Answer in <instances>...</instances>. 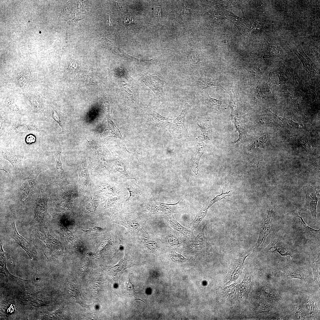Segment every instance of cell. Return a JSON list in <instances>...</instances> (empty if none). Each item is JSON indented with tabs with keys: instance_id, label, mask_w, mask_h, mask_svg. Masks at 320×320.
Segmentation results:
<instances>
[{
	"instance_id": "cell-6",
	"label": "cell",
	"mask_w": 320,
	"mask_h": 320,
	"mask_svg": "<svg viewBox=\"0 0 320 320\" xmlns=\"http://www.w3.org/2000/svg\"><path fill=\"white\" fill-rule=\"evenodd\" d=\"M11 213L13 218L12 225L14 231L13 235L11 238L25 251L30 258L32 266L36 268L39 265L38 253L28 241L18 233L15 226L14 216L12 212Z\"/></svg>"
},
{
	"instance_id": "cell-7",
	"label": "cell",
	"mask_w": 320,
	"mask_h": 320,
	"mask_svg": "<svg viewBox=\"0 0 320 320\" xmlns=\"http://www.w3.org/2000/svg\"><path fill=\"white\" fill-rule=\"evenodd\" d=\"M276 208L273 205L268 212V214L264 220L260 230L257 240L255 246V249L259 251L262 248L265 239L268 236L272 231H273V221L275 211Z\"/></svg>"
},
{
	"instance_id": "cell-27",
	"label": "cell",
	"mask_w": 320,
	"mask_h": 320,
	"mask_svg": "<svg viewBox=\"0 0 320 320\" xmlns=\"http://www.w3.org/2000/svg\"><path fill=\"white\" fill-rule=\"evenodd\" d=\"M208 209L205 205L199 212L196 215L193 220L188 225L189 228L193 231L196 228L201 222L205 216Z\"/></svg>"
},
{
	"instance_id": "cell-4",
	"label": "cell",
	"mask_w": 320,
	"mask_h": 320,
	"mask_svg": "<svg viewBox=\"0 0 320 320\" xmlns=\"http://www.w3.org/2000/svg\"><path fill=\"white\" fill-rule=\"evenodd\" d=\"M48 199V196L46 191L40 189L34 207V217L29 223L30 225L47 226L50 218L47 211Z\"/></svg>"
},
{
	"instance_id": "cell-16",
	"label": "cell",
	"mask_w": 320,
	"mask_h": 320,
	"mask_svg": "<svg viewBox=\"0 0 320 320\" xmlns=\"http://www.w3.org/2000/svg\"><path fill=\"white\" fill-rule=\"evenodd\" d=\"M265 249L271 252H277L281 255L291 256L289 247L283 241L278 237L272 239Z\"/></svg>"
},
{
	"instance_id": "cell-38",
	"label": "cell",
	"mask_w": 320,
	"mask_h": 320,
	"mask_svg": "<svg viewBox=\"0 0 320 320\" xmlns=\"http://www.w3.org/2000/svg\"><path fill=\"white\" fill-rule=\"evenodd\" d=\"M314 164L312 165H311L308 166L309 168L308 169L309 171L312 173L316 175H319V163L318 162H316H316H315Z\"/></svg>"
},
{
	"instance_id": "cell-22",
	"label": "cell",
	"mask_w": 320,
	"mask_h": 320,
	"mask_svg": "<svg viewBox=\"0 0 320 320\" xmlns=\"http://www.w3.org/2000/svg\"><path fill=\"white\" fill-rule=\"evenodd\" d=\"M166 218L172 227L182 234L188 240L191 241L193 239L194 236L193 231L181 225L175 219L173 214H169Z\"/></svg>"
},
{
	"instance_id": "cell-14",
	"label": "cell",
	"mask_w": 320,
	"mask_h": 320,
	"mask_svg": "<svg viewBox=\"0 0 320 320\" xmlns=\"http://www.w3.org/2000/svg\"><path fill=\"white\" fill-rule=\"evenodd\" d=\"M61 153L60 150L58 149H56L54 152L56 170V177L55 182L57 185L60 186L66 185L69 183L63 168L60 159Z\"/></svg>"
},
{
	"instance_id": "cell-17",
	"label": "cell",
	"mask_w": 320,
	"mask_h": 320,
	"mask_svg": "<svg viewBox=\"0 0 320 320\" xmlns=\"http://www.w3.org/2000/svg\"><path fill=\"white\" fill-rule=\"evenodd\" d=\"M180 200L177 202L172 204L160 203L155 201L153 203L152 210L153 213H168L169 214L177 212L180 209Z\"/></svg>"
},
{
	"instance_id": "cell-8",
	"label": "cell",
	"mask_w": 320,
	"mask_h": 320,
	"mask_svg": "<svg viewBox=\"0 0 320 320\" xmlns=\"http://www.w3.org/2000/svg\"><path fill=\"white\" fill-rule=\"evenodd\" d=\"M247 121L241 116H236L235 118L234 124L236 130L239 133L237 140L232 141L231 143L235 146H243L252 136L249 133V124Z\"/></svg>"
},
{
	"instance_id": "cell-23",
	"label": "cell",
	"mask_w": 320,
	"mask_h": 320,
	"mask_svg": "<svg viewBox=\"0 0 320 320\" xmlns=\"http://www.w3.org/2000/svg\"><path fill=\"white\" fill-rule=\"evenodd\" d=\"M80 165H77L79 176V183L82 188L87 187L89 182V176L85 159H80Z\"/></svg>"
},
{
	"instance_id": "cell-35",
	"label": "cell",
	"mask_w": 320,
	"mask_h": 320,
	"mask_svg": "<svg viewBox=\"0 0 320 320\" xmlns=\"http://www.w3.org/2000/svg\"><path fill=\"white\" fill-rule=\"evenodd\" d=\"M125 226L126 227L131 229L135 230L139 227L138 223L134 220H127L123 222L117 223Z\"/></svg>"
},
{
	"instance_id": "cell-32",
	"label": "cell",
	"mask_w": 320,
	"mask_h": 320,
	"mask_svg": "<svg viewBox=\"0 0 320 320\" xmlns=\"http://www.w3.org/2000/svg\"><path fill=\"white\" fill-rule=\"evenodd\" d=\"M128 260H127L124 257L116 265L110 266L112 270L114 272H119L121 270L123 271L127 268V263Z\"/></svg>"
},
{
	"instance_id": "cell-29",
	"label": "cell",
	"mask_w": 320,
	"mask_h": 320,
	"mask_svg": "<svg viewBox=\"0 0 320 320\" xmlns=\"http://www.w3.org/2000/svg\"><path fill=\"white\" fill-rule=\"evenodd\" d=\"M29 71L21 70L17 73V82L19 85L22 87L27 86L29 84L30 74Z\"/></svg>"
},
{
	"instance_id": "cell-15",
	"label": "cell",
	"mask_w": 320,
	"mask_h": 320,
	"mask_svg": "<svg viewBox=\"0 0 320 320\" xmlns=\"http://www.w3.org/2000/svg\"><path fill=\"white\" fill-rule=\"evenodd\" d=\"M44 130V129L42 127L35 123L23 121L15 124L10 129L9 132L13 134L28 131L40 132Z\"/></svg>"
},
{
	"instance_id": "cell-1",
	"label": "cell",
	"mask_w": 320,
	"mask_h": 320,
	"mask_svg": "<svg viewBox=\"0 0 320 320\" xmlns=\"http://www.w3.org/2000/svg\"><path fill=\"white\" fill-rule=\"evenodd\" d=\"M37 226L33 233V243L37 248L43 252L47 258L52 257L63 250L62 244L50 234L47 226Z\"/></svg>"
},
{
	"instance_id": "cell-42",
	"label": "cell",
	"mask_w": 320,
	"mask_h": 320,
	"mask_svg": "<svg viewBox=\"0 0 320 320\" xmlns=\"http://www.w3.org/2000/svg\"><path fill=\"white\" fill-rule=\"evenodd\" d=\"M189 62L192 64H196L199 61L197 55L194 52H191L189 55Z\"/></svg>"
},
{
	"instance_id": "cell-2",
	"label": "cell",
	"mask_w": 320,
	"mask_h": 320,
	"mask_svg": "<svg viewBox=\"0 0 320 320\" xmlns=\"http://www.w3.org/2000/svg\"><path fill=\"white\" fill-rule=\"evenodd\" d=\"M269 136L267 131H261L252 136L243 146L242 151L248 156L250 162L255 164L257 167L259 166L260 162L263 160L264 145Z\"/></svg>"
},
{
	"instance_id": "cell-5",
	"label": "cell",
	"mask_w": 320,
	"mask_h": 320,
	"mask_svg": "<svg viewBox=\"0 0 320 320\" xmlns=\"http://www.w3.org/2000/svg\"><path fill=\"white\" fill-rule=\"evenodd\" d=\"M190 107L188 103H185L180 115L173 119L169 129V132L173 137L180 139L189 137V134L185 127V119Z\"/></svg>"
},
{
	"instance_id": "cell-34",
	"label": "cell",
	"mask_w": 320,
	"mask_h": 320,
	"mask_svg": "<svg viewBox=\"0 0 320 320\" xmlns=\"http://www.w3.org/2000/svg\"><path fill=\"white\" fill-rule=\"evenodd\" d=\"M98 205V200L97 199H94L85 207V209L88 212H95Z\"/></svg>"
},
{
	"instance_id": "cell-19",
	"label": "cell",
	"mask_w": 320,
	"mask_h": 320,
	"mask_svg": "<svg viewBox=\"0 0 320 320\" xmlns=\"http://www.w3.org/2000/svg\"><path fill=\"white\" fill-rule=\"evenodd\" d=\"M1 157L9 162L13 167L15 173H18L21 169L24 160L23 157L12 154L5 148H2L0 150Z\"/></svg>"
},
{
	"instance_id": "cell-24",
	"label": "cell",
	"mask_w": 320,
	"mask_h": 320,
	"mask_svg": "<svg viewBox=\"0 0 320 320\" xmlns=\"http://www.w3.org/2000/svg\"><path fill=\"white\" fill-rule=\"evenodd\" d=\"M201 99L204 104L209 109L216 111H221L220 109V106L223 102L210 97L208 91H206L204 90L202 91Z\"/></svg>"
},
{
	"instance_id": "cell-18",
	"label": "cell",
	"mask_w": 320,
	"mask_h": 320,
	"mask_svg": "<svg viewBox=\"0 0 320 320\" xmlns=\"http://www.w3.org/2000/svg\"><path fill=\"white\" fill-rule=\"evenodd\" d=\"M194 121L200 128L202 137L208 144L211 141L213 134V127L211 123L208 120H200L196 116L193 118Z\"/></svg>"
},
{
	"instance_id": "cell-31",
	"label": "cell",
	"mask_w": 320,
	"mask_h": 320,
	"mask_svg": "<svg viewBox=\"0 0 320 320\" xmlns=\"http://www.w3.org/2000/svg\"><path fill=\"white\" fill-rule=\"evenodd\" d=\"M81 230L84 232L85 235L87 236L91 237L99 234L103 231L104 229L95 226L92 228H89L88 230H84L82 229Z\"/></svg>"
},
{
	"instance_id": "cell-28",
	"label": "cell",
	"mask_w": 320,
	"mask_h": 320,
	"mask_svg": "<svg viewBox=\"0 0 320 320\" xmlns=\"http://www.w3.org/2000/svg\"><path fill=\"white\" fill-rule=\"evenodd\" d=\"M264 108L270 112L282 122L284 126L286 127L291 129H299L301 128L303 126V125L296 123L291 119L279 116L276 114L273 113L270 110L265 108Z\"/></svg>"
},
{
	"instance_id": "cell-44",
	"label": "cell",
	"mask_w": 320,
	"mask_h": 320,
	"mask_svg": "<svg viewBox=\"0 0 320 320\" xmlns=\"http://www.w3.org/2000/svg\"><path fill=\"white\" fill-rule=\"evenodd\" d=\"M153 14L154 16H159L161 15V9L159 7L155 8L153 10Z\"/></svg>"
},
{
	"instance_id": "cell-21",
	"label": "cell",
	"mask_w": 320,
	"mask_h": 320,
	"mask_svg": "<svg viewBox=\"0 0 320 320\" xmlns=\"http://www.w3.org/2000/svg\"><path fill=\"white\" fill-rule=\"evenodd\" d=\"M205 223L201 229L197 236L193 239L189 248L192 249L200 250L209 246V243L204 233V229L207 225Z\"/></svg>"
},
{
	"instance_id": "cell-26",
	"label": "cell",
	"mask_w": 320,
	"mask_h": 320,
	"mask_svg": "<svg viewBox=\"0 0 320 320\" xmlns=\"http://www.w3.org/2000/svg\"><path fill=\"white\" fill-rule=\"evenodd\" d=\"M106 119L108 121L107 125L103 133L101 135V137L106 138L114 137L120 138L121 136L120 131L115 126L109 115L106 116Z\"/></svg>"
},
{
	"instance_id": "cell-13",
	"label": "cell",
	"mask_w": 320,
	"mask_h": 320,
	"mask_svg": "<svg viewBox=\"0 0 320 320\" xmlns=\"http://www.w3.org/2000/svg\"><path fill=\"white\" fill-rule=\"evenodd\" d=\"M208 143L202 136L196 137L195 142L196 153L194 160L191 167L196 175L198 174L199 165L200 159Z\"/></svg>"
},
{
	"instance_id": "cell-30",
	"label": "cell",
	"mask_w": 320,
	"mask_h": 320,
	"mask_svg": "<svg viewBox=\"0 0 320 320\" xmlns=\"http://www.w3.org/2000/svg\"><path fill=\"white\" fill-rule=\"evenodd\" d=\"M29 101L33 110L36 112H41L44 111V107L38 99L31 98L29 99Z\"/></svg>"
},
{
	"instance_id": "cell-39",
	"label": "cell",
	"mask_w": 320,
	"mask_h": 320,
	"mask_svg": "<svg viewBox=\"0 0 320 320\" xmlns=\"http://www.w3.org/2000/svg\"><path fill=\"white\" fill-rule=\"evenodd\" d=\"M258 122L261 125L265 126L270 125L272 123L270 119L263 116L260 117Z\"/></svg>"
},
{
	"instance_id": "cell-43",
	"label": "cell",
	"mask_w": 320,
	"mask_h": 320,
	"mask_svg": "<svg viewBox=\"0 0 320 320\" xmlns=\"http://www.w3.org/2000/svg\"><path fill=\"white\" fill-rule=\"evenodd\" d=\"M36 140V137L32 135H29L27 136L25 139V141L28 143H34Z\"/></svg>"
},
{
	"instance_id": "cell-9",
	"label": "cell",
	"mask_w": 320,
	"mask_h": 320,
	"mask_svg": "<svg viewBox=\"0 0 320 320\" xmlns=\"http://www.w3.org/2000/svg\"><path fill=\"white\" fill-rule=\"evenodd\" d=\"M184 82L185 85L195 86L201 92L210 87L217 86L224 89L225 86L217 80L194 76L186 77L184 79Z\"/></svg>"
},
{
	"instance_id": "cell-45",
	"label": "cell",
	"mask_w": 320,
	"mask_h": 320,
	"mask_svg": "<svg viewBox=\"0 0 320 320\" xmlns=\"http://www.w3.org/2000/svg\"><path fill=\"white\" fill-rule=\"evenodd\" d=\"M3 124L4 119L2 118L1 115H0V129L2 128Z\"/></svg>"
},
{
	"instance_id": "cell-25",
	"label": "cell",
	"mask_w": 320,
	"mask_h": 320,
	"mask_svg": "<svg viewBox=\"0 0 320 320\" xmlns=\"http://www.w3.org/2000/svg\"><path fill=\"white\" fill-rule=\"evenodd\" d=\"M3 242L0 239V273L4 274L6 277L8 278H11L12 279L17 278L11 275L8 271L6 267V263L10 258V256L8 253L4 251L3 249Z\"/></svg>"
},
{
	"instance_id": "cell-37",
	"label": "cell",
	"mask_w": 320,
	"mask_h": 320,
	"mask_svg": "<svg viewBox=\"0 0 320 320\" xmlns=\"http://www.w3.org/2000/svg\"><path fill=\"white\" fill-rule=\"evenodd\" d=\"M145 245L148 248L151 250L156 251L159 249L158 244L155 241L152 240H148L145 241Z\"/></svg>"
},
{
	"instance_id": "cell-3",
	"label": "cell",
	"mask_w": 320,
	"mask_h": 320,
	"mask_svg": "<svg viewBox=\"0 0 320 320\" xmlns=\"http://www.w3.org/2000/svg\"><path fill=\"white\" fill-rule=\"evenodd\" d=\"M41 172L35 170L27 177L23 179L18 187V209L22 208L34 194L36 188L37 179Z\"/></svg>"
},
{
	"instance_id": "cell-33",
	"label": "cell",
	"mask_w": 320,
	"mask_h": 320,
	"mask_svg": "<svg viewBox=\"0 0 320 320\" xmlns=\"http://www.w3.org/2000/svg\"><path fill=\"white\" fill-rule=\"evenodd\" d=\"M52 108V118L59 124L61 128L62 132H63L64 130V122L59 112L56 109L53 108Z\"/></svg>"
},
{
	"instance_id": "cell-40",
	"label": "cell",
	"mask_w": 320,
	"mask_h": 320,
	"mask_svg": "<svg viewBox=\"0 0 320 320\" xmlns=\"http://www.w3.org/2000/svg\"><path fill=\"white\" fill-rule=\"evenodd\" d=\"M6 105L12 111H17L19 110L18 107L12 101L8 100L6 102Z\"/></svg>"
},
{
	"instance_id": "cell-36",
	"label": "cell",
	"mask_w": 320,
	"mask_h": 320,
	"mask_svg": "<svg viewBox=\"0 0 320 320\" xmlns=\"http://www.w3.org/2000/svg\"><path fill=\"white\" fill-rule=\"evenodd\" d=\"M171 259L174 262L178 263L185 262L187 259L181 255L176 252H173L170 254Z\"/></svg>"
},
{
	"instance_id": "cell-11",
	"label": "cell",
	"mask_w": 320,
	"mask_h": 320,
	"mask_svg": "<svg viewBox=\"0 0 320 320\" xmlns=\"http://www.w3.org/2000/svg\"><path fill=\"white\" fill-rule=\"evenodd\" d=\"M143 82L158 97H163L165 94L163 87L165 82L156 75H147L144 77Z\"/></svg>"
},
{
	"instance_id": "cell-10",
	"label": "cell",
	"mask_w": 320,
	"mask_h": 320,
	"mask_svg": "<svg viewBox=\"0 0 320 320\" xmlns=\"http://www.w3.org/2000/svg\"><path fill=\"white\" fill-rule=\"evenodd\" d=\"M303 189L306 193L305 201L307 207L310 211L313 218L317 221V205L319 199L317 196H319V189L315 188L308 184L303 186Z\"/></svg>"
},
{
	"instance_id": "cell-41",
	"label": "cell",
	"mask_w": 320,
	"mask_h": 320,
	"mask_svg": "<svg viewBox=\"0 0 320 320\" xmlns=\"http://www.w3.org/2000/svg\"><path fill=\"white\" fill-rule=\"evenodd\" d=\"M253 91V96L254 97L260 96L262 97L264 96L261 92L260 84L259 82L258 83L257 87L255 88L254 89Z\"/></svg>"
},
{
	"instance_id": "cell-20",
	"label": "cell",
	"mask_w": 320,
	"mask_h": 320,
	"mask_svg": "<svg viewBox=\"0 0 320 320\" xmlns=\"http://www.w3.org/2000/svg\"><path fill=\"white\" fill-rule=\"evenodd\" d=\"M295 215L298 217L301 220V229L307 237L310 239L320 242V231L319 229L312 228L304 222L302 217L300 211H297L295 213Z\"/></svg>"
},
{
	"instance_id": "cell-12",
	"label": "cell",
	"mask_w": 320,
	"mask_h": 320,
	"mask_svg": "<svg viewBox=\"0 0 320 320\" xmlns=\"http://www.w3.org/2000/svg\"><path fill=\"white\" fill-rule=\"evenodd\" d=\"M224 89L230 95V100L228 106L231 110V112L229 118L230 123L235 116L242 114L241 105L239 102L237 95L235 91L231 87L226 85Z\"/></svg>"
}]
</instances>
